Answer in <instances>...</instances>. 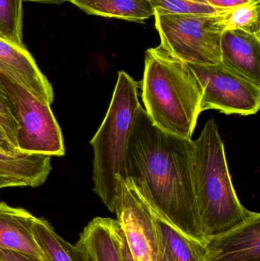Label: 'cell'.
Instances as JSON below:
<instances>
[{"label": "cell", "instance_id": "cell-22", "mask_svg": "<svg viewBox=\"0 0 260 261\" xmlns=\"http://www.w3.org/2000/svg\"><path fill=\"white\" fill-rule=\"evenodd\" d=\"M38 187L27 175L0 164V189L6 187Z\"/></svg>", "mask_w": 260, "mask_h": 261}, {"label": "cell", "instance_id": "cell-10", "mask_svg": "<svg viewBox=\"0 0 260 261\" xmlns=\"http://www.w3.org/2000/svg\"><path fill=\"white\" fill-rule=\"evenodd\" d=\"M207 261H260V215L225 232L212 236L206 244Z\"/></svg>", "mask_w": 260, "mask_h": 261}, {"label": "cell", "instance_id": "cell-7", "mask_svg": "<svg viewBox=\"0 0 260 261\" xmlns=\"http://www.w3.org/2000/svg\"><path fill=\"white\" fill-rule=\"evenodd\" d=\"M189 64L203 88L200 110L226 115L250 116L260 107V87L238 74L222 62L213 65Z\"/></svg>", "mask_w": 260, "mask_h": 261}, {"label": "cell", "instance_id": "cell-23", "mask_svg": "<svg viewBox=\"0 0 260 261\" xmlns=\"http://www.w3.org/2000/svg\"><path fill=\"white\" fill-rule=\"evenodd\" d=\"M0 261H41L31 256L9 250H0Z\"/></svg>", "mask_w": 260, "mask_h": 261}, {"label": "cell", "instance_id": "cell-8", "mask_svg": "<svg viewBox=\"0 0 260 261\" xmlns=\"http://www.w3.org/2000/svg\"><path fill=\"white\" fill-rule=\"evenodd\" d=\"M114 213L134 261H157L159 238L152 211L130 179L117 176Z\"/></svg>", "mask_w": 260, "mask_h": 261}, {"label": "cell", "instance_id": "cell-13", "mask_svg": "<svg viewBox=\"0 0 260 261\" xmlns=\"http://www.w3.org/2000/svg\"><path fill=\"white\" fill-rule=\"evenodd\" d=\"M122 239L123 231L117 219L96 217L84 228L76 245L90 261H124Z\"/></svg>", "mask_w": 260, "mask_h": 261}, {"label": "cell", "instance_id": "cell-20", "mask_svg": "<svg viewBox=\"0 0 260 261\" xmlns=\"http://www.w3.org/2000/svg\"><path fill=\"white\" fill-rule=\"evenodd\" d=\"M154 12L170 14L215 15L224 9L214 7L207 0H148Z\"/></svg>", "mask_w": 260, "mask_h": 261}, {"label": "cell", "instance_id": "cell-25", "mask_svg": "<svg viewBox=\"0 0 260 261\" xmlns=\"http://www.w3.org/2000/svg\"><path fill=\"white\" fill-rule=\"evenodd\" d=\"M0 150L5 152H17L14 150L13 147L11 145L6 134L2 130L1 128H0Z\"/></svg>", "mask_w": 260, "mask_h": 261}, {"label": "cell", "instance_id": "cell-24", "mask_svg": "<svg viewBox=\"0 0 260 261\" xmlns=\"http://www.w3.org/2000/svg\"><path fill=\"white\" fill-rule=\"evenodd\" d=\"M207 1L214 7L221 9H227L244 4L250 0H207Z\"/></svg>", "mask_w": 260, "mask_h": 261}, {"label": "cell", "instance_id": "cell-2", "mask_svg": "<svg viewBox=\"0 0 260 261\" xmlns=\"http://www.w3.org/2000/svg\"><path fill=\"white\" fill-rule=\"evenodd\" d=\"M140 88L145 112L155 126L192 139L201 113L203 88L189 64L160 45L148 49Z\"/></svg>", "mask_w": 260, "mask_h": 261}, {"label": "cell", "instance_id": "cell-17", "mask_svg": "<svg viewBox=\"0 0 260 261\" xmlns=\"http://www.w3.org/2000/svg\"><path fill=\"white\" fill-rule=\"evenodd\" d=\"M50 161L51 156L0 150V164L27 175L38 187L45 182L51 171Z\"/></svg>", "mask_w": 260, "mask_h": 261}, {"label": "cell", "instance_id": "cell-16", "mask_svg": "<svg viewBox=\"0 0 260 261\" xmlns=\"http://www.w3.org/2000/svg\"><path fill=\"white\" fill-rule=\"evenodd\" d=\"M35 241L48 261H90L86 253L56 234L45 219L37 218L32 225Z\"/></svg>", "mask_w": 260, "mask_h": 261}, {"label": "cell", "instance_id": "cell-12", "mask_svg": "<svg viewBox=\"0 0 260 261\" xmlns=\"http://www.w3.org/2000/svg\"><path fill=\"white\" fill-rule=\"evenodd\" d=\"M35 216L27 210L0 202V250H9L48 261L32 231Z\"/></svg>", "mask_w": 260, "mask_h": 261}, {"label": "cell", "instance_id": "cell-19", "mask_svg": "<svg viewBox=\"0 0 260 261\" xmlns=\"http://www.w3.org/2000/svg\"><path fill=\"white\" fill-rule=\"evenodd\" d=\"M24 0H0V37L18 45L22 43Z\"/></svg>", "mask_w": 260, "mask_h": 261}, {"label": "cell", "instance_id": "cell-6", "mask_svg": "<svg viewBox=\"0 0 260 261\" xmlns=\"http://www.w3.org/2000/svg\"><path fill=\"white\" fill-rule=\"evenodd\" d=\"M0 87L18 123L17 151L29 154L62 156L64 137L50 104L0 73Z\"/></svg>", "mask_w": 260, "mask_h": 261}, {"label": "cell", "instance_id": "cell-14", "mask_svg": "<svg viewBox=\"0 0 260 261\" xmlns=\"http://www.w3.org/2000/svg\"><path fill=\"white\" fill-rule=\"evenodd\" d=\"M151 211L160 246L169 261H207L205 244L185 236L152 208Z\"/></svg>", "mask_w": 260, "mask_h": 261}, {"label": "cell", "instance_id": "cell-11", "mask_svg": "<svg viewBox=\"0 0 260 261\" xmlns=\"http://www.w3.org/2000/svg\"><path fill=\"white\" fill-rule=\"evenodd\" d=\"M221 62L260 87V34L227 29L221 41Z\"/></svg>", "mask_w": 260, "mask_h": 261}, {"label": "cell", "instance_id": "cell-3", "mask_svg": "<svg viewBox=\"0 0 260 261\" xmlns=\"http://www.w3.org/2000/svg\"><path fill=\"white\" fill-rule=\"evenodd\" d=\"M194 188L205 236L221 234L253 215L240 202L226 160L224 142L214 119L193 141Z\"/></svg>", "mask_w": 260, "mask_h": 261}, {"label": "cell", "instance_id": "cell-18", "mask_svg": "<svg viewBox=\"0 0 260 261\" xmlns=\"http://www.w3.org/2000/svg\"><path fill=\"white\" fill-rule=\"evenodd\" d=\"M227 29L260 34V0H250L223 11Z\"/></svg>", "mask_w": 260, "mask_h": 261}, {"label": "cell", "instance_id": "cell-5", "mask_svg": "<svg viewBox=\"0 0 260 261\" xmlns=\"http://www.w3.org/2000/svg\"><path fill=\"white\" fill-rule=\"evenodd\" d=\"M224 10L215 15L154 12L160 47L186 64H219L221 37L226 30Z\"/></svg>", "mask_w": 260, "mask_h": 261}, {"label": "cell", "instance_id": "cell-21", "mask_svg": "<svg viewBox=\"0 0 260 261\" xmlns=\"http://www.w3.org/2000/svg\"><path fill=\"white\" fill-rule=\"evenodd\" d=\"M0 128L6 134L14 150L17 151V134L19 127L15 118L12 116L9 101L1 87H0Z\"/></svg>", "mask_w": 260, "mask_h": 261}, {"label": "cell", "instance_id": "cell-15", "mask_svg": "<svg viewBox=\"0 0 260 261\" xmlns=\"http://www.w3.org/2000/svg\"><path fill=\"white\" fill-rule=\"evenodd\" d=\"M89 15L143 22L154 16L148 0H70Z\"/></svg>", "mask_w": 260, "mask_h": 261}, {"label": "cell", "instance_id": "cell-9", "mask_svg": "<svg viewBox=\"0 0 260 261\" xmlns=\"http://www.w3.org/2000/svg\"><path fill=\"white\" fill-rule=\"evenodd\" d=\"M0 73L15 81L35 96L51 105L53 87L24 45L0 37Z\"/></svg>", "mask_w": 260, "mask_h": 261}, {"label": "cell", "instance_id": "cell-1", "mask_svg": "<svg viewBox=\"0 0 260 261\" xmlns=\"http://www.w3.org/2000/svg\"><path fill=\"white\" fill-rule=\"evenodd\" d=\"M194 143L154 125L140 106L130 135L127 179L178 231L206 245L194 188Z\"/></svg>", "mask_w": 260, "mask_h": 261}, {"label": "cell", "instance_id": "cell-27", "mask_svg": "<svg viewBox=\"0 0 260 261\" xmlns=\"http://www.w3.org/2000/svg\"><path fill=\"white\" fill-rule=\"evenodd\" d=\"M26 2H35L38 3H45V4L60 5L66 2H70V0H24Z\"/></svg>", "mask_w": 260, "mask_h": 261}, {"label": "cell", "instance_id": "cell-26", "mask_svg": "<svg viewBox=\"0 0 260 261\" xmlns=\"http://www.w3.org/2000/svg\"><path fill=\"white\" fill-rule=\"evenodd\" d=\"M122 249L124 261H134L131 252H130L128 245H127L126 239H125L124 233L123 239H122Z\"/></svg>", "mask_w": 260, "mask_h": 261}, {"label": "cell", "instance_id": "cell-28", "mask_svg": "<svg viewBox=\"0 0 260 261\" xmlns=\"http://www.w3.org/2000/svg\"><path fill=\"white\" fill-rule=\"evenodd\" d=\"M157 261H169L167 257H166V254H165L164 251H163V248L160 246V242H159V253Z\"/></svg>", "mask_w": 260, "mask_h": 261}, {"label": "cell", "instance_id": "cell-4", "mask_svg": "<svg viewBox=\"0 0 260 261\" xmlns=\"http://www.w3.org/2000/svg\"><path fill=\"white\" fill-rule=\"evenodd\" d=\"M137 87V83L126 72H119L108 111L90 141L94 152L93 191L113 213L117 197V176L127 179V150L140 106Z\"/></svg>", "mask_w": 260, "mask_h": 261}]
</instances>
